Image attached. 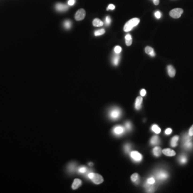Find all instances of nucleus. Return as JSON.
<instances>
[{"label": "nucleus", "mask_w": 193, "mask_h": 193, "mask_svg": "<svg viewBox=\"0 0 193 193\" xmlns=\"http://www.w3.org/2000/svg\"><path fill=\"white\" fill-rule=\"evenodd\" d=\"M179 137L176 135L172 138L171 141V146L172 147H175L178 145V141Z\"/></svg>", "instance_id": "a211bd4d"}, {"label": "nucleus", "mask_w": 193, "mask_h": 193, "mask_svg": "<svg viewBox=\"0 0 193 193\" xmlns=\"http://www.w3.org/2000/svg\"><path fill=\"white\" fill-rule=\"evenodd\" d=\"M179 161L181 164H185L187 162V158L186 156H181L180 157Z\"/></svg>", "instance_id": "7c9ffc66"}, {"label": "nucleus", "mask_w": 193, "mask_h": 193, "mask_svg": "<svg viewBox=\"0 0 193 193\" xmlns=\"http://www.w3.org/2000/svg\"><path fill=\"white\" fill-rule=\"evenodd\" d=\"M131 149V146L130 144H126L124 145V150L125 152L127 154H128V153L130 152V150Z\"/></svg>", "instance_id": "a878e982"}, {"label": "nucleus", "mask_w": 193, "mask_h": 193, "mask_svg": "<svg viewBox=\"0 0 193 193\" xmlns=\"http://www.w3.org/2000/svg\"><path fill=\"white\" fill-rule=\"evenodd\" d=\"M145 51L147 54L150 55L151 56H152V57H154V56H155V55H156L154 49L150 46H147L145 47Z\"/></svg>", "instance_id": "4468645a"}, {"label": "nucleus", "mask_w": 193, "mask_h": 193, "mask_svg": "<svg viewBox=\"0 0 193 193\" xmlns=\"http://www.w3.org/2000/svg\"><path fill=\"white\" fill-rule=\"evenodd\" d=\"M115 9V5L112 4H109L108 5V7L107 8V10H114Z\"/></svg>", "instance_id": "c9c22d12"}, {"label": "nucleus", "mask_w": 193, "mask_h": 193, "mask_svg": "<svg viewBox=\"0 0 193 193\" xmlns=\"http://www.w3.org/2000/svg\"><path fill=\"white\" fill-rule=\"evenodd\" d=\"M122 114L121 110L118 107H113L109 112V116L112 120H118L121 117Z\"/></svg>", "instance_id": "f03ea898"}, {"label": "nucleus", "mask_w": 193, "mask_h": 193, "mask_svg": "<svg viewBox=\"0 0 193 193\" xmlns=\"http://www.w3.org/2000/svg\"><path fill=\"white\" fill-rule=\"evenodd\" d=\"M121 50H122L121 47L119 46H117L114 48V52L115 53H116V54L120 53L121 52Z\"/></svg>", "instance_id": "2f4dec72"}, {"label": "nucleus", "mask_w": 193, "mask_h": 193, "mask_svg": "<svg viewBox=\"0 0 193 193\" xmlns=\"http://www.w3.org/2000/svg\"><path fill=\"white\" fill-rule=\"evenodd\" d=\"M120 57L119 54H116L115 56H114V57H113V60H112V62H113V64H114L115 66L118 65L119 63V61H120Z\"/></svg>", "instance_id": "4be33fe9"}, {"label": "nucleus", "mask_w": 193, "mask_h": 193, "mask_svg": "<svg viewBox=\"0 0 193 193\" xmlns=\"http://www.w3.org/2000/svg\"><path fill=\"white\" fill-rule=\"evenodd\" d=\"M139 19L137 18H134L129 20L126 23L124 26V30L125 32H129L133 29L134 27L137 26L139 23Z\"/></svg>", "instance_id": "f257e3e1"}, {"label": "nucleus", "mask_w": 193, "mask_h": 193, "mask_svg": "<svg viewBox=\"0 0 193 193\" xmlns=\"http://www.w3.org/2000/svg\"><path fill=\"white\" fill-rule=\"evenodd\" d=\"M63 24H64V27L67 29H70V28L71 27V25H72L71 22L69 20H66V21H64Z\"/></svg>", "instance_id": "b1692460"}, {"label": "nucleus", "mask_w": 193, "mask_h": 193, "mask_svg": "<svg viewBox=\"0 0 193 193\" xmlns=\"http://www.w3.org/2000/svg\"><path fill=\"white\" fill-rule=\"evenodd\" d=\"M105 29H104L98 30H96V31L95 32H94V35H95V36L101 35H103V34L105 33Z\"/></svg>", "instance_id": "cd10ccee"}, {"label": "nucleus", "mask_w": 193, "mask_h": 193, "mask_svg": "<svg viewBox=\"0 0 193 193\" xmlns=\"http://www.w3.org/2000/svg\"><path fill=\"white\" fill-rule=\"evenodd\" d=\"M155 181H156V180H155V179L154 178L151 177L147 179V183L150 185H154L155 183Z\"/></svg>", "instance_id": "c85d7f7f"}, {"label": "nucleus", "mask_w": 193, "mask_h": 193, "mask_svg": "<svg viewBox=\"0 0 193 193\" xmlns=\"http://www.w3.org/2000/svg\"><path fill=\"white\" fill-rule=\"evenodd\" d=\"M160 142L159 141V138L158 137V136H154L153 137L151 138L150 140V143L151 145H157Z\"/></svg>", "instance_id": "2eb2a0df"}, {"label": "nucleus", "mask_w": 193, "mask_h": 193, "mask_svg": "<svg viewBox=\"0 0 193 193\" xmlns=\"http://www.w3.org/2000/svg\"><path fill=\"white\" fill-rule=\"evenodd\" d=\"M82 182L80 179H76L74 180L73 185H72V188L74 190L76 189L82 185Z\"/></svg>", "instance_id": "f8f14e48"}, {"label": "nucleus", "mask_w": 193, "mask_h": 193, "mask_svg": "<svg viewBox=\"0 0 193 193\" xmlns=\"http://www.w3.org/2000/svg\"><path fill=\"white\" fill-rule=\"evenodd\" d=\"M183 12V10L181 8H175L170 12V16L173 18H179Z\"/></svg>", "instance_id": "39448f33"}, {"label": "nucleus", "mask_w": 193, "mask_h": 193, "mask_svg": "<svg viewBox=\"0 0 193 193\" xmlns=\"http://www.w3.org/2000/svg\"><path fill=\"white\" fill-rule=\"evenodd\" d=\"M130 157L132 160L136 162H139L142 160V155L137 151H132L130 153Z\"/></svg>", "instance_id": "423d86ee"}, {"label": "nucleus", "mask_w": 193, "mask_h": 193, "mask_svg": "<svg viewBox=\"0 0 193 193\" xmlns=\"http://www.w3.org/2000/svg\"><path fill=\"white\" fill-rule=\"evenodd\" d=\"M151 129H152V131L154 132L156 134L160 133L161 131L160 128L157 125H156V124H154V125H153L152 126V128H151Z\"/></svg>", "instance_id": "5701e85b"}, {"label": "nucleus", "mask_w": 193, "mask_h": 193, "mask_svg": "<svg viewBox=\"0 0 193 193\" xmlns=\"http://www.w3.org/2000/svg\"><path fill=\"white\" fill-rule=\"evenodd\" d=\"M125 39H126V45L128 46H129L131 45L132 43V37L130 35H127L125 37Z\"/></svg>", "instance_id": "412c9836"}, {"label": "nucleus", "mask_w": 193, "mask_h": 193, "mask_svg": "<svg viewBox=\"0 0 193 193\" xmlns=\"http://www.w3.org/2000/svg\"><path fill=\"white\" fill-rule=\"evenodd\" d=\"M188 134L190 136H193V124L192 125V126L190 128L189 130Z\"/></svg>", "instance_id": "f704fd0d"}, {"label": "nucleus", "mask_w": 193, "mask_h": 193, "mask_svg": "<svg viewBox=\"0 0 193 193\" xmlns=\"http://www.w3.org/2000/svg\"><path fill=\"white\" fill-rule=\"evenodd\" d=\"M162 151L160 147H155L154 149H153V154H154V156H155L156 157L160 156L161 154H162Z\"/></svg>", "instance_id": "f3484780"}, {"label": "nucleus", "mask_w": 193, "mask_h": 193, "mask_svg": "<svg viewBox=\"0 0 193 193\" xmlns=\"http://www.w3.org/2000/svg\"><path fill=\"white\" fill-rule=\"evenodd\" d=\"M143 102V98L142 96H137L135 101V108L137 110H139L141 108L142 104Z\"/></svg>", "instance_id": "9d476101"}, {"label": "nucleus", "mask_w": 193, "mask_h": 193, "mask_svg": "<svg viewBox=\"0 0 193 193\" xmlns=\"http://www.w3.org/2000/svg\"><path fill=\"white\" fill-rule=\"evenodd\" d=\"M153 1H154V3L156 5L159 4V0H153Z\"/></svg>", "instance_id": "ea45409f"}, {"label": "nucleus", "mask_w": 193, "mask_h": 193, "mask_svg": "<svg viewBox=\"0 0 193 193\" xmlns=\"http://www.w3.org/2000/svg\"><path fill=\"white\" fill-rule=\"evenodd\" d=\"M111 23V18L109 16H107L105 19V23L106 25H109Z\"/></svg>", "instance_id": "473e14b6"}, {"label": "nucleus", "mask_w": 193, "mask_h": 193, "mask_svg": "<svg viewBox=\"0 0 193 193\" xmlns=\"http://www.w3.org/2000/svg\"><path fill=\"white\" fill-rule=\"evenodd\" d=\"M104 24V23L101 21V20L98 18L94 19L93 21V25L94 26H97V27H99V26H103Z\"/></svg>", "instance_id": "aec40b11"}, {"label": "nucleus", "mask_w": 193, "mask_h": 193, "mask_svg": "<svg viewBox=\"0 0 193 193\" xmlns=\"http://www.w3.org/2000/svg\"><path fill=\"white\" fill-rule=\"evenodd\" d=\"M167 71H168V75L170 76L171 77H174L175 76V73H176V71L174 68L173 67V66H171V65H169L167 66Z\"/></svg>", "instance_id": "9b49d317"}, {"label": "nucleus", "mask_w": 193, "mask_h": 193, "mask_svg": "<svg viewBox=\"0 0 193 193\" xmlns=\"http://www.w3.org/2000/svg\"><path fill=\"white\" fill-rule=\"evenodd\" d=\"M144 187L146 188L147 192L149 193H152L154 190V187L153 186V185H150L147 183H145Z\"/></svg>", "instance_id": "6ab92c4d"}, {"label": "nucleus", "mask_w": 193, "mask_h": 193, "mask_svg": "<svg viewBox=\"0 0 193 193\" xmlns=\"http://www.w3.org/2000/svg\"><path fill=\"white\" fill-rule=\"evenodd\" d=\"M55 8L57 10L59 11H64L67 10L68 7L67 5L62 3H58L55 5Z\"/></svg>", "instance_id": "ddd939ff"}, {"label": "nucleus", "mask_w": 193, "mask_h": 193, "mask_svg": "<svg viewBox=\"0 0 193 193\" xmlns=\"http://www.w3.org/2000/svg\"><path fill=\"white\" fill-rule=\"evenodd\" d=\"M124 131H125L124 128L120 126H115L113 129V133H114L115 135L117 136H120L121 135H123V134H124Z\"/></svg>", "instance_id": "6e6552de"}, {"label": "nucleus", "mask_w": 193, "mask_h": 193, "mask_svg": "<svg viewBox=\"0 0 193 193\" xmlns=\"http://www.w3.org/2000/svg\"><path fill=\"white\" fill-rule=\"evenodd\" d=\"M88 171V168L84 166H82L78 168V172L81 174H85Z\"/></svg>", "instance_id": "bb28decb"}, {"label": "nucleus", "mask_w": 193, "mask_h": 193, "mask_svg": "<svg viewBox=\"0 0 193 193\" xmlns=\"http://www.w3.org/2000/svg\"><path fill=\"white\" fill-rule=\"evenodd\" d=\"M131 181L136 185L139 184V175L137 173H134L131 176Z\"/></svg>", "instance_id": "dca6fc26"}, {"label": "nucleus", "mask_w": 193, "mask_h": 193, "mask_svg": "<svg viewBox=\"0 0 193 193\" xmlns=\"http://www.w3.org/2000/svg\"><path fill=\"white\" fill-rule=\"evenodd\" d=\"M146 93H147L146 91H145V90L144 89H142L141 91V95L142 96H145V94H146Z\"/></svg>", "instance_id": "58836bf2"}, {"label": "nucleus", "mask_w": 193, "mask_h": 193, "mask_svg": "<svg viewBox=\"0 0 193 193\" xmlns=\"http://www.w3.org/2000/svg\"><path fill=\"white\" fill-rule=\"evenodd\" d=\"M172 132V130L171 129V128H167V129H166L165 130V134L166 135H170V134H171Z\"/></svg>", "instance_id": "e433bc0d"}, {"label": "nucleus", "mask_w": 193, "mask_h": 193, "mask_svg": "<svg viewBox=\"0 0 193 193\" xmlns=\"http://www.w3.org/2000/svg\"><path fill=\"white\" fill-rule=\"evenodd\" d=\"M154 16L157 19H159L161 17L162 14H161V12L159 11H157L154 13Z\"/></svg>", "instance_id": "72a5a7b5"}, {"label": "nucleus", "mask_w": 193, "mask_h": 193, "mask_svg": "<svg viewBox=\"0 0 193 193\" xmlns=\"http://www.w3.org/2000/svg\"><path fill=\"white\" fill-rule=\"evenodd\" d=\"M184 145L185 147H186L187 149H190L192 147V143H191V142L190 141V139H187V140L186 141H185V143H184Z\"/></svg>", "instance_id": "393cba45"}, {"label": "nucleus", "mask_w": 193, "mask_h": 193, "mask_svg": "<svg viewBox=\"0 0 193 193\" xmlns=\"http://www.w3.org/2000/svg\"><path fill=\"white\" fill-rule=\"evenodd\" d=\"M88 178L90 180H91L96 185L100 184V183L103 182L104 181L103 177L99 174L89 173L88 174Z\"/></svg>", "instance_id": "7ed1b4c3"}, {"label": "nucleus", "mask_w": 193, "mask_h": 193, "mask_svg": "<svg viewBox=\"0 0 193 193\" xmlns=\"http://www.w3.org/2000/svg\"><path fill=\"white\" fill-rule=\"evenodd\" d=\"M156 176L157 180L162 181L167 179L168 175L167 172L164 170H159L156 172Z\"/></svg>", "instance_id": "20e7f679"}, {"label": "nucleus", "mask_w": 193, "mask_h": 193, "mask_svg": "<svg viewBox=\"0 0 193 193\" xmlns=\"http://www.w3.org/2000/svg\"><path fill=\"white\" fill-rule=\"evenodd\" d=\"M162 152L167 156H174L176 154L175 152L171 149H165L162 150Z\"/></svg>", "instance_id": "1a4fd4ad"}, {"label": "nucleus", "mask_w": 193, "mask_h": 193, "mask_svg": "<svg viewBox=\"0 0 193 193\" xmlns=\"http://www.w3.org/2000/svg\"><path fill=\"white\" fill-rule=\"evenodd\" d=\"M124 126H125V128L127 130H131L132 129V125L131 124L130 122H126L124 124Z\"/></svg>", "instance_id": "c756f323"}, {"label": "nucleus", "mask_w": 193, "mask_h": 193, "mask_svg": "<svg viewBox=\"0 0 193 193\" xmlns=\"http://www.w3.org/2000/svg\"><path fill=\"white\" fill-rule=\"evenodd\" d=\"M86 12L83 9H80L77 11L75 14V19L76 20H83L85 17Z\"/></svg>", "instance_id": "0eeeda50"}, {"label": "nucleus", "mask_w": 193, "mask_h": 193, "mask_svg": "<svg viewBox=\"0 0 193 193\" xmlns=\"http://www.w3.org/2000/svg\"><path fill=\"white\" fill-rule=\"evenodd\" d=\"M75 3V0H69L68 2V5H73Z\"/></svg>", "instance_id": "4c0bfd02"}]
</instances>
